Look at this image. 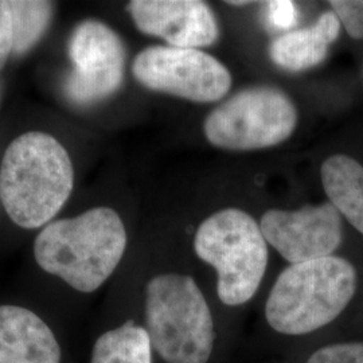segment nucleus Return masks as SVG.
Listing matches in <instances>:
<instances>
[{
  "label": "nucleus",
  "mask_w": 363,
  "mask_h": 363,
  "mask_svg": "<svg viewBox=\"0 0 363 363\" xmlns=\"http://www.w3.org/2000/svg\"><path fill=\"white\" fill-rule=\"evenodd\" d=\"M74 169L65 147L45 132L13 139L0 164V199L23 229L52 220L73 191Z\"/></svg>",
  "instance_id": "f257e3e1"
},
{
  "label": "nucleus",
  "mask_w": 363,
  "mask_h": 363,
  "mask_svg": "<svg viewBox=\"0 0 363 363\" xmlns=\"http://www.w3.org/2000/svg\"><path fill=\"white\" fill-rule=\"evenodd\" d=\"M127 247V232L113 208H94L74 218L50 222L34 242L45 272L91 294L115 272Z\"/></svg>",
  "instance_id": "f03ea898"
},
{
  "label": "nucleus",
  "mask_w": 363,
  "mask_h": 363,
  "mask_svg": "<svg viewBox=\"0 0 363 363\" xmlns=\"http://www.w3.org/2000/svg\"><path fill=\"white\" fill-rule=\"evenodd\" d=\"M357 286L354 265L342 257L292 264L279 274L267 298V322L284 335L313 333L346 310Z\"/></svg>",
  "instance_id": "7ed1b4c3"
},
{
  "label": "nucleus",
  "mask_w": 363,
  "mask_h": 363,
  "mask_svg": "<svg viewBox=\"0 0 363 363\" xmlns=\"http://www.w3.org/2000/svg\"><path fill=\"white\" fill-rule=\"evenodd\" d=\"M145 330L167 363H208L214 349V320L194 279L157 274L145 289Z\"/></svg>",
  "instance_id": "20e7f679"
},
{
  "label": "nucleus",
  "mask_w": 363,
  "mask_h": 363,
  "mask_svg": "<svg viewBox=\"0 0 363 363\" xmlns=\"http://www.w3.org/2000/svg\"><path fill=\"white\" fill-rule=\"evenodd\" d=\"M196 256L217 271V292L226 306H242L259 289L268 267V244L259 225L241 208H222L194 235Z\"/></svg>",
  "instance_id": "39448f33"
},
{
  "label": "nucleus",
  "mask_w": 363,
  "mask_h": 363,
  "mask_svg": "<svg viewBox=\"0 0 363 363\" xmlns=\"http://www.w3.org/2000/svg\"><path fill=\"white\" fill-rule=\"evenodd\" d=\"M298 118V108L286 91L259 85L235 93L211 111L203 133L220 150L256 151L284 143Z\"/></svg>",
  "instance_id": "423d86ee"
},
{
  "label": "nucleus",
  "mask_w": 363,
  "mask_h": 363,
  "mask_svg": "<svg viewBox=\"0 0 363 363\" xmlns=\"http://www.w3.org/2000/svg\"><path fill=\"white\" fill-rule=\"evenodd\" d=\"M132 74L150 91L201 104L220 101L232 88L229 69L199 49L147 48L135 57Z\"/></svg>",
  "instance_id": "0eeeda50"
},
{
  "label": "nucleus",
  "mask_w": 363,
  "mask_h": 363,
  "mask_svg": "<svg viewBox=\"0 0 363 363\" xmlns=\"http://www.w3.org/2000/svg\"><path fill=\"white\" fill-rule=\"evenodd\" d=\"M72 70L66 74V99L78 106L101 103L121 86L127 52L113 28L96 19H86L69 39Z\"/></svg>",
  "instance_id": "6e6552de"
},
{
  "label": "nucleus",
  "mask_w": 363,
  "mask_h": 363,
  "mask_svg": "<svg viewBox=\"0 0 363 363\" xmlns=\"http://www.w3.org/2000/svg\"><path fill=\"white\" fill-rule=\"evenodd\" d=\"M259 229L267 244L291 265L334 256L343 240L342 216L330 202L271 208L261 217Z\"/></svg>",
  "instance_id": "1a4fd4ad"
},
{
  "label": "nucleus",
  "mask_w": 363,
  "mask_h": 363,
  "mask_svg": "<svg viewBox=\"0 0 363 363\" xmlns=\"http://www.w3.org/2000/svg\"><path fill=\"white\" fill-rule=\"evenodd\" d=\"M127 10L140 33L172 48H208L220 35L216 15L201 0H132Z\"/></svg>",
  "instance_id": "9d476101"
},
{
  "label": "nucleus",
  "mask_w": 363,
  "mask_h": 363,
  "mask_svg": "<svg viewBox=\"0 0 363 363\" xmlns=\"http://www.w3.org/2000/svg\"><path fill=\"white\" fill-rule=\"evenodd\" d=\"M50 327L25 307L0 306V363H60Z\"/></svg>",
  "instance_id": "9b49d317"
},
{
  "label": "nucleus",
  "mask_w": 363,
  "mask_h": 363,
  "mask_svg": "<svg viewBox=\"0 0 363 363\" xmlns=\"http://www.w3.org/2000/svg\"><path fill=\"white\" fill-rule=\"evenodd\" d=\"M340 22L334 11L322 13L310 27L291 30L269 46L274 65L288 72H303L320 65L328 54V46L340 33Z\"/></svg>",
  "instance_id": "f8f14e48"
},
{
  "label": "nucleus",
  "mask_w": 363,
  "mask_h": 363,
  "mask_svg": "<svg viewBox=\"0 0 363 363\" xmlns=\"http://www.w3.org/2000/svg\"><path fill=\"white\" fill-rule=\"evenodd\" d=\"M320 178L330 203L363 235V166L347 155L327 157Z\"/></svg>",
  "instance_id": "ddd939ff"
},
{
  "label": "nucleus",
  "mask_w": 363,
  "mask_h": 363,
  "mask_svg": "<svg viewBox=\"0 0 363 363\" xmlns=\"http://www.w3.org/2000/svg\"><path fill=\"white\" fill-rule=\"evenodd\" d=\"M91 363H152V345L147 330L127 322L99 337Z\"/></svg>",
  "instance_id": "4468645a"
},
{
  "label": "nucleus",
  "mask_w": 363,
  "mask_h": 363,
  "mask_svg": "<svg viewBox=\"0 0 363 363\" xmlns=\"http://www.w3.org/2000/svg\"><path fill=\"white\" fill-rule=\"evenodd\" d=\"M13 16V55L34 49L50 26L54 3L42 0H9Z\"/></svg>",
  "instance_id": "2eb2a0df"
},
{
  "label": "nucleus",
  "mask_w": 363,
  "mask_h": 363,
  "mask_svg": "<svg viewBox=\"0 0 363 363\" xmlns=\"http://www.w3.org/2000/svg\"><path fill=\"white\" fill-rule=\"evenodd\" d=\"M307 363H363V342L328 345L315 351Z\"/></svg>",
  "instance_id": "dca6fc26"
},
{
  "label": "nucleus",
  "mask_w": 363,
  "mask_h": 363,
  "mask_svg": "<svg viewBox=\"0 0 363 363\" xmlns=\"http://www.w3.org/2000/svg\"><path fill=\"white\" fill-rule=\"evenodd\" d=\"M328 4L351 38L363 39V0H333Z\"/></svg>",
  "instance_id": "f3484780"
},
{
  "label": "nucleus",
  "mask_w": 363,
  "mask_h": 363,
  "mask_svg": "<svg viewBox=\"0 0 363 363\" xmlns=\"http://www.w3.org/2000/svg\"><path fill=\"white\" fill-rule=\"evenodd\" d=\"M267 16L273 28L288 33V30L291 31V28L298 23V9L294 1L273 0L267 3Z\"/></svg>",
  "instance_id": "a211bd4d"
},
{
  "label": "nucleus",
  "mask_w": 363,
  "mask_h": 363,
  "mask_svg": "<svg viewBox=\"0 0 363 363\" xmlns=\"http://www.w3.org/2000/svg\"><path fill=\"white\" fill-rule=\"evenodd\" d=\"M13 52V16L9 0H0V70Z\"/></svg>",
  "instance_id": "6ab92c4d"
},
{
  "label": "nucleus",
  "mask_w": 363,
  "mask_h": 363,
  "mask_svg": "<svg viewBox=\"0 0 363 363\" xmlns=\"http://www.w3.org/2000/svg\"><path fill=\"white\" fill-rule=\"evenodd\" d=\"M232 6H242V4H250V1H228Z\"/></svg>",
  "instance_id": "aec40b11"
}]
</instances>
